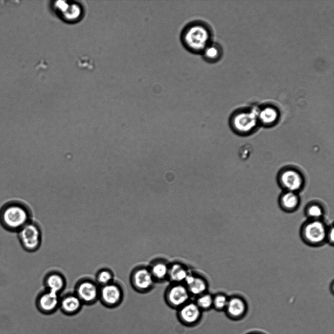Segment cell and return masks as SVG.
I'll return each mask as SVG.
<instances>
[{
    "instance_id": "cell-10",
    "label": "cell",
    "mask_w": 334,
    "mask_h": 334,
    "mask_svg": "<svg viewBox=\"0 0 334 334\" xmlns=\"http://www.w3.org/2000/svg\"><path fill=\"white\" fill-rule=\"evenodd\" d=\"M191 297L183 283H170L164 294L166 304L171 308L177 310L189 301Z\"/></svg>"
},
{
    "instance_id": "cell-1",
    "label": "cell",
    "mask_w": 334,
    "mask_h": 334,
    "mask_svg": "<svg viewBox=\"0 0 334 334\" xmlns=\"http://www.w3.org/2000/svg\"><path fill=\"white\" fill-rule=\"evenodd\" d=\"M213 31L206 22L200 20L192 21L182 28L180 40L184 48L191 53L201 54L213 42Z\"/></svg>"
},
{
    "instance_id": "cell-12",
    "label": "cell",
    "mask_w": 334,
    "mask_h": 334,
    "mask_svg": "<svg viewBox=\"0 0 334 334\" xmlns=\"http://www.w3.org/2000/svg\"><path fill=\"white\" fill-rule=\"evenodd\" d=\"M202 312L195 301L190 300L177 310V317L183 325L192 327L200 322Z\"/></svg>"
},
{
    "instance_id": "cell-2",
    "label": "cell",
    "mask_w": 334,
    "mask_h": 334,
    "mask_svg": "<svg viewBox=\"0 0 334 334\" xmlns=\"http://www.w3.org/2000/svg\"><path fill=\"white\" fill-rule=\"evenodd\" d=\"M32 212L29 206L19 200H12L0 208V225L6 231L17 233L32 221Z\"/></svg>"
},
{
    "instance_id": "cell-18",
    "label": "cell",
    "mask_w": 334,
    "mask_h": 334,
    "mask_svg": "<svg viewBox=\"0 0 334 334\" xmlns=\"http://www.w3.org/2000/svg\"><path fill=\"white\" fill-rule=\"evenodd\" d=\"M169 263L162 259L153 260L148 266L149 270L156 283L168 281Z\"/></svg>"
},
{
    "instance_id": "cell-16",
    "label": "cell",
    "mask_w": 334,
    "mask_h": 334,
    "mask_svg": "<svg viewBox=\"0 0 334 334\" xmlns=\"http://www.w3.org/2000/svg\"><path fill=\"white\" fill-rule=\"evenodd\" d=\"M44 284L45 289L60 294L66 287L67 281L62 273L51 271L45 276Z\"/></svg>"
},
{
    "instance_id": "cell-8",
    "label": "cell",
    "mask_w": 334,
    "mask_h": 334,
    "mask_svg": "<svg viewBox=\"0 0 334 334\" xmlns=\"http://www.w3.org/2000/svg\"><path fill=\"white\" fill-rule=\"evenodd\" d=\"M124 296L122 286L114 281L100 287L98 301L107 308L113 309L119 306L122 303Z\"/></svg>"
},
{
    "instance_id": "cell-6",
    "label": "cell",
    "mask_w": 334,
    "mask_h": 334,
    "mask_svg": "<svg viewBox=\"0 0 334 334\" xmlns=\"http://www.w3.org/2000/svg\"><path fill=\"white\" fill-rule=\"evenodd\" d=\"M277 181L284 191L295 193L302 189L305 183L302 173L298 169L290 166L280 170L277 176Z\"/></svg>"
},
{
    "instance_id": "cell-15",
    "label": "cell",
    "mask_w": 334,
    "mask_h": 334,
    "mask_svg": "<svg viewBox=\"0 0 334 334\" xmlns=\"http://www.w3.org/2000/svg\"><path fill=\"white\" fill-rule=\"evenodd\" d=\"M83 304L81 301L74 293H68L60 296L59 309L67 315H74L82 310Z\"/></svg>"
},
{
    "instance_id": "cell-11",
    "label": "cell",
    "mask_w": 334,
    "mask_h": 334,
    "mask_svg": "<svg viewBox=\"0 0 334 334\" xmlns=\"http://www.w3.org/2000/svg\"><path fill=\"white\" fill-rule=\"evenodd\" d=\"M53 7L59 17L68 22H77L82 18L84 15L82 5L76 1H57Z\"/></svg>"
},
{
    "instance_id": "cell-28",
    "label": "cell",
    "mask_w": 334,
    "mask_h": 334,
    "mask_svg": "<svg viewBox=\"0 0 334 334\" xmlns=\"http://www.w3.org/2000/svg\"><path fill=\"white\" fill-rule=\"evenodd\" d=\"M334 282H332L331 284V285H330V290L332 293H334Z\"/></svg>"
},
{
    "instance_id": "cell-20",
    "label": "cell",
    "mask_w": 334,
    "mask_h": 334,
    "mask_svg": "<svg viewBox=\"0 0 334 334\" xmlns=\"http://www.w3.org/2000/svg\"><path fill=\"white\" fill-rule=\"evenodd\" d=\"M300 199L297 193L284 191L280 195L278 203L284 212L291 213L295 211L299 206Z\"/></svg>"
},
{
    "instance_id": "cell-5",
    "label": "cell",
    "mask_w": 334,
    "mask_h": 334,
    "mask_svg": "<svg viewBox=\"0 0 334 334\" xmlns=\"http://www.w3.org/2000/svg\"><path fill=\"white\" fill-rule=\"evenodd\" d=\"M258 123L257 115L254 112L238 111L233 113L229 119V127L235 134L247 135L256 129Z\"/></svg>"
},
{
    "instance_id": "cell-13",
    "label": "cell",
    "mask_w": 334,
    "mask_h": 334,
    "mask_svg": "<svg viewBox=\"0 0 334 334\" xmlns=\"http://www.w3.org/2000/svg\"><path fill=\"white\" fill-rule=\"evenodd\" d=\"M60 299V294L45 289L37 295L36 306L42 313L51 314L59 309Z\"/></svg>"
},
{
    "instance_id": "cell-4",
    "label": "cell",
    "mask_w": 334,
    "mask_h": 334,
    "mask_svg": "<svg viewBox=\"0 0 334 334\" xmlns=\"http://www.w3.org/2000/svg\"><path fill=\"white\" fill-rule=\"evenodd\" d=\"M17 233L19 243L25 251L34 252L40 247L42 232L39 224L36 222L32 220Z\"/></svg>"
},
{
    "instance_id": "cell-25",
    "label": "cell",
    "mask_w": 334,
    "mask_h": 334,
    "mask_svg": "<svg viewBox=\"0 0 334 334\" xmlns=\"http://www.w3.org/2000/svg\"><path fill=\"white\" fill-rule=\"evenodd\" d=\"M213 296L207 291L196 297L194 301L202 312L207 311L213 309Z\"/></svg>"
},
{
    "instance_id": "cell-24",
    "label": "cell",
    "mask_w": 334,
    "mask_h": 334,
    "mask_svg": "<svg viewBox=\"0 0 334 334\" xmlns=\"http://www.w3.org/2000/svg\"><path fill=\"white\" fill-rule=\"evenodd\" d=\"M114 274L110 269L103 268L97 272L94 281L99 287H101L114 281Z\"/></svg>"
},
{
    "instance_id": "cell-14",
    "label": "cell",
    "mask_w": 334,
    "mask_h": 334,
    "mask_svg": "<svg viewBox=\"0 0 334 334\" xmlns=\"http://www.w3.org/2000/svg\"><path fill=\"white\" fill-rule=\"evenodd\" d=\"M183 284L191 296L197 297L207 291L208 283L200 274L190 271Z\"/></svg>"
},
{
    "instance_id": "cell-22",
    "label": "cell",
    "mask_w": 334,
    "mask_h": 334,
    "mask_svg": "<svg viewBox=\"0 0 334 334\" xmlns=\"http://www.w3.org/2000/svg\"><path fill=\"white\" fill-rule=\"evenodd\" d=\"M259 124L265 127H271L277 122L279 114L274 108L268 107L263 109L257 115Z\"/></svg>"
},
{
    "instance_id": "cell-23",
    "label": "cell",
    "mask_w": 334,
    "mask_h": 334,
    "mask_svg": "<svg viewBox=\"0 0 334 334\" xmlns=\"http://www.w3.org/2000/svg\"><path fill=\"white\" fill-rule=\"evenodd\" d=\"M304 213L308 220H322L324 215V209L320 203L312 202L306 205Z\"/></svg>"
},
{
    "instance_id": "cell-17",
    "label": "cell",
    "mask_w": 334,
    "mask_h": 334,
    "mask_svg": "<svg viewBox=\"0 0 334 334\" xmlns=\"http://www.w3.org/2000/svg\"><path fill=\"white\" fill-rule=\"evenodd\" d=\"M246 309V303L244 298L238 295H233L228 297L224 311L229 317L237 318L244 315Z\"/></svg>"
},
{
    "instance_id": "cell-9",
    "label": "cell",
    "mask_w": 334,
    "mask_h": 334,
    "mask_svg": "<svg viewBox=\"0 0 334 334\" xmlns=\"http://www.w3.org/2000/svg\"><path fill=\"white\" fill-rule=\"evenodd\" d=\"M99 289L100 287L94 280L84 278L77 282L74 293L84 305L90 306L98 301Z\"/></svg>"
},
{
    "instance_id": "cell-3",
    "label": "cell",
    "mask_w": 334,
    "mask_h": 334,
    "mask_svg": "<svg viewBox=\"0 0 334 334\" xmlns=\"http://www.w3.org/2000/svg\"><path fill=\"white\" fill-rule=\"evenodd\" d=\"M327 227L323 219H307L300 227V237L302 241L310 246H320L326 243Z\"/></svg>"
},
{
    "instance_id": "cell-21",
    "label": "cell",
    "mask_w": 334,
    "mask_h": 334,
    "mask_svg": "<svg viewBox=\"0 0 334 334\" xmlns=\"http://www.w3.org/2000/svg\"><path fill=\"white\" fill-rule=\"evenodd\" d=\"M203 60L209 64H214L221 59L223 55V48L218 43L211 42L201 53Z\"/></svg>"
},
{
    "instance_id": "cell-27",
    "label": "cell",
    "mask_w": 334,
    "mask_h": 334,
    "mask_svg": "<svg viewBox=\"0 0 334 334\" xmlns=\"http://www.w3.org/2000/svg\"><path fill=\"white\" fill-rule=\"evenodd\" d=\"M326 243L331 246L334 244V227L333 224L328 225L327 229L326 235Z\"/></svg>"
},
{
    "instance_id": "cell-7",
    "label": "cell",
    "mask_w": 334,
    "mask_h": 334,
    "mask_svg": "<svg viewBox=\"0 0 334 334\" xmlns=\"http://www.w3.org/2000/svg\"><path fill=\"white\" fill-rule=\"evenodd\" d=\"M130 282L133 289L140 293L150 292L156 283L148 266H138L132 270Z\"/></svg>"
},
{
    "instance_id": "cell-19",
    "label": "cell",
    "mask_w": 334,
    "mask_h": 334,
    "mask_svg": "<svg viewBox=\"0 0 334 334\" xmlns=\"http://www.w3.org/2000/svg\"><path fill=\"white\" fill-rule=\"evenodd\" d=\"M190 272L187 266L180 262L169 263L168 281L170 283H183Z\"/></svg>"
},
{
    "instance_id": "cell-26",
    "label": "cell",
    "mask_w": 334,
    "mask_h": 334,
    "mask_svg": "<svg viewBox=\"0 0 334 334\" xmlns=\"http://www.w3.org/2000/svg\"><path fill=\"white\" fill-rule=\"evenodd\" d=\"M228 297L222 292L217 293L213 296V309L217 311L225 310L227 304Z\"/></svg>"
}]
</instances>
